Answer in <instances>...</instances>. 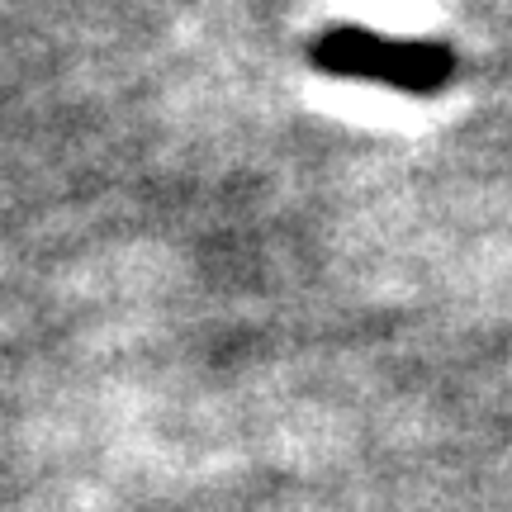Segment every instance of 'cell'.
<instances>
[{
    "label": "cell",
    "instance_id": "6da1fadb",
    "mask_svg": "<svg viewBox=\"0 0 512 512\" xmlns=\"http://www.w3.org/2000/svg\"><path fill=\"white\" fill-rule=\"evenodd\" d=\"M313 67L347 81H370L403 95H437L456 76V53L437 38H389L375 29H328L313 38Z\"/></svg>",
    "mask_w": 512,
    "mask_h": 512
}]
</instances>
